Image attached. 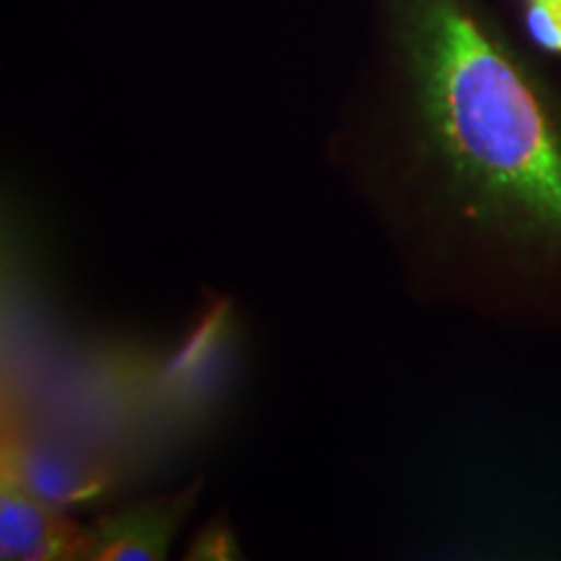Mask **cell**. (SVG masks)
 I'll return each mask as SVG.
<instances>
[{
  "mask_svg": "<svg viewBox=\"0 0 561 561\" xmlns=\"http://www.w3.org/2000/svg\"><path fill=\"white\" fill-rule=\"evenodd\" d=\"M525 21H528L530 37L543 50L561 55V0H528Z\"/></svg>",
  "mask_w": 561,
  "mask_h": 561,
  "instance_id": "obj_5",
  "label": "cell"
},
{
  "mask_svg": "<svg viewBox=\"0 0 561 561\" xmlns=\"http://www.w3.org/2000/svg\"><path fill=\"white\" fill-rule=\"evenodd\" d=\"M201 483L182 489L180 494L157 496L102 515L89 525V561H153L167 559L174 536L195 507Z\"/></svg>",
  "mask_w": 561,
  "mask_h": 561,
  "instance_id": "obj_4",
  "label": "cell"
},
{
  "mask_svg": "<svg viewBox=\"0 0 561 561\" xmlns=\"http://www.w3.org/2000/svg\"><path fill=\"white\" fill-rule=\"evenodd\" d=\"M398 102L328 161L434 299L491 263L561 261V123L462 0H388Z\"/></svg>",
  "mask_w": 561,
  "mask_h": 561,
  "instance_id": "obj_1",
  "label": "cell"
},
{
  "mask_svg": "<svg viewBox=\"0 0 561 561\" xmlns=\"http://www.w3.org/2000/svg\"><path fill=\"white\" fill-rule=\"evenodd\" d=\"M91 536L66 507L0 471V559L89 561Z\"/></svg>",
  "mask_w": 561,
  "mask_h": 561,
  "instance_id": "obj_3",
  "label": "cell"
},
{
  "mask_svg": "<svg viewBox=\"0 0 561 561\" xmlns=\"http://www.w3.org/2000/svg\"><path fill=\"white\" fill-rule=\"evenodd\" d=\"M0 468L66 510L96 500L117 481L115 462L104 453L53 432H34L32 424L24 426L16 419H5Z\"/></svg>",
  "mask_w": 561,
  "mask_h": 561,
  "instance_id": "obj_2",
  "label": "cell"
},
{
  "mask_svg": "<svg viewBox=\"0 0 561 561\" xmlns=\"http://www.w3.org/2000/svg\"><path fill=\"white\" fill-rule=\"evenodd\" d=\"M229 538V530H214L206 528L201 533V541H195V551H198L201 559H229L234 551V543H224Z\"/></svg>",
  "mask_w": 561,
  "mask_h": 561,
  "instance_id": "obj_6",
  "label": "cell"
}]
</instances>
